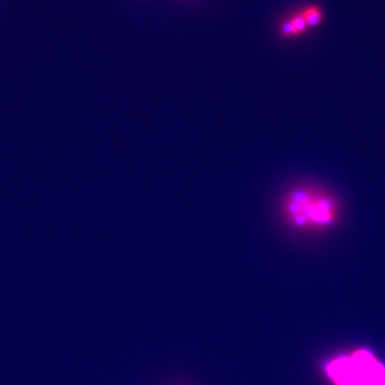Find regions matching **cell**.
Segmentation results:
<instances>
[{
	"mask_svg": "<svg viewBox=\"0 0 385 385\" xmlns=\"http://www.w3.org/2000/svg\"><path fill=\"white\" fill-rule=\"evenodd\" d=\"M282 211L291 226L305 231L328 229L340 215L339 204L332 194L308 186L291 189L283 200Z\"/></svg>",
	"mask_w": 385,
	"mask_h": 385,
	"instance_id": "6da1fadb",
	"label": "cell"
},
{
	"mask_svg": "<svg viewBox=\"0 0 385 385\" xmlns=\"http://www.w3.org/2000/svg\"><path fill=\"white\" fill-rule=\"evenodd\" d=\"M327 372L336 385H385V366L366 350L331 361Z\"/></svg>",
	"mask_w": 385,
	"mask_h": 385,
	"instance_id": "7a4b0ae2",
	"label": "cell"
},
{
	"mask_svg": "<svg viewBox=\"0 0 385 385\" xmlns=\"http://www.w3.org/2000/svg\"><path fill=\"white\" fill-rule=\"evenodd\" d=\"M308 29V25L299 11L282 24L281 33L285 38H294L305 33Z\"/></svg>",
	"mask_w": 385,
	"mask_h": 385,
	"instance_id": "3957f363",
	"label": "cell"
},
{
	"mask_svg": "<svg viewBox=\"0 0 385 385\" xmlns=\"http://www.w3.org/2000/svg\"><path fill=\"white\" fill-rule=\"evenodd\" d=\"M300 13L305 20L308 29L316 28L322 24L324 13L322 8L318 5L314 4L306 5L304 8L300 10Z\"/></svg>",
	"mask_w": 385,
	"mask_h": 385,
	"instance_id": "277c9868",
	"label": "cell"
}]
</instances>
